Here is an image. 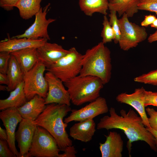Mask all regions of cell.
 I'll return each instance as SVG.
<instances>
[{"label":"cell","instance_id":"cell-34","mask_svg":"<svg viewBox=\"0 0 157 157\" xmlns=\"http://www.w3.org/2000/svg\"><path fill=\"white\" fill-rule=\"evenodd\" d=\"M19 0H0V6L6 10L13 9L15 5Z\"/></svg>","mask_w":157,"mask_h":157},{"label":"cell","instance_id":"cell-19","mask_svg":"<svg viewBox=\"0 0 157 157\" xmlns=\"http://www.w3.org/2000/svg\"><path fill=\"white\" fill-rule=\"evenodd\" d=\"M46 105L45 99L36 95L17 108L23 118L33 121L44 111Z\"/></svg>","mask_w":157,"mask_h":157},{"label":"cell","instance_id":"cell-3","mask_svg":"<svg viewBox=\"0 0 157 157\" xmlns=\"http://www.w3.org/2000/svg\"><path fill=\"white\" fill-rule=\"evenodd\" d=\"M104 44L100 42L86 50L83 55L79 74L97 77L104 85L110 80L112 69L110 51Z\"/></svg>","mask_w":157,"mask_h":157},{"label":"cell","instance_id":"cell-33","mask_svg":"<svg viewBox=\"0 0 157 157\" xmlns=\"http://www.w3.org/2000/svg\"><path fill=\"white\" fill-rule=\"evenodd\" d=\"M0 157H16L10 149L7 141L0 140Z\"/></svg>","mask_w":157,"mask_h":157},{"label":"cell","instance_id":"cell-15","mask_svg":"<svg viewBox=\"0 0 157 157\" xmlns=\"http://www.w3.org/2000/svg\"><path fill=\"white\" fill-rule=\"evenodd\" d=\"M69 52V49H65L61 45L47 41L37 49L38 60L41 61L46 68L56 63Z\"/></svg>","mask_w":157,"mask_h":157},{"label":"cell","instance_id":"cell-10","mask_svg":"<svg viewBox=\"0 0 157 157\" xmlns=\"http://www.w3.org/2000/svg\"><path fill=\"white\" fill-rule=\"evenodd\" d=\"M109 110L106 99L100 96L80 109H72L69 115L64 120L68 124L72 121L78 122L93 119L99 115L107 113Z\"/></svg>","mask_w":157,"mask_h":157},{"label":"cell","instance_id":"cell-24","mask_svg":"<svg viewBox=\"0 0 157 157\" xmlns=\"http://www.w3.org/2000/svg\"><path fill=\"white\" fill-rule=\"evenodd\" d=\"M108 0H79L81 10L86 15L92 16L95 13L107 15L108 10Z\"/></svg>","mask_w":157,"mask_h":157},{"label":"cell","instance_id":"cell-8","mask_svg":"<svg viewBox=\"0 0 157 157\" xmlns=\"http://www.w3.org/2000/svg\"><path fill=\"white\" fill-rule=\"evenodd\" d=\"M125 14L119 19L121 35L118 43L120 49L124 51L136 47L147 38V33L144 27L129 21Z\"/></svg>","mask_w":157,"mask_h":157},{"label":"cell","instance_id":"cell-37","mask_svg":"<svg viewBox=\"0 0 157 157\" xmlns=\"http://www.w3.org/2000/svg\"><path fill=\"white\" fill-rule=\"evenodd\" d=\"M8 83L9 81L7 74L0 72V84H5L7 86Z\"/></svg>","mask_w":157,"mask_h":157},{"label":"cell","instance_id":"cell-17","mask_svg":"<svg viewBox=\"0 0 157 157\" xmlns=\"http://www.w3.org/2000/svg\"><path fill=\"white\" fill-rule=\"evenodd\" d=\"M9 36L8 38L0 41V52L11 53L29 48H38L48 40L43 38L33 40L26 38H10Z\"/></svg>","mask_w":157,"mask_h":157},{"label":"cell","instance_id":"cell-23","mask_svg":"<svg viewBox=\"0 0 157 157\" xmlns=\"http://www.w3.org/2000/svg\"><path fill=\"white\" fill-rule=\"evenodd\" d=\"M6 74L9 81L7 88L8 91L13 90L24 81V74L16 58L11 54Z\"/></svg>","mask_w":157,"mask_h":157},{"label":"cell","instance_id":"cell-11","mask_svg":"<svg viewBox=\"0 0 157 157\" xmlns=\"http://www.w3.org/2000/svg\"><path fill=\"white\" fill-rule=\"evenodd\" d=\"M44 76L48 86L47 96L45 99L46 105L52 103L70 106L71 99L64 83L51 72L47 71Z\"/></svg>","mask_w":157,"mask_h":157},{"label":"cell","instance_id":"cell-39","mask_svg":"<svg viewBox=\"0 0 157 157\" xmlns=\"http://www.w3.org/2000/svg\"><path fill=\"white\" fill-rule=\"evenodd\" d=\"M147 40L149 43H152L157 41V30L154 33L150 35L148 38Z\"/></svg>","mask_w":157,"mask_h":157},{"label":"cell","instance_id":"cell-27","mask_svg":"<svg viewBox=\"0 0 157 157\" xmlns=\"http://www.w3.org/2000/svg\"><path fill=\"white\" fill-rule=\"evenodd\" d=\"M134 80L139 83L157 85V69L137 76Z\"/></svg>","mask_w":157,"mask_h":157},{"label":"cell","instance_id":"cell-30","mask_svg":"<svg viewBox=\"0 0 157 157\" xmlns=\"http://www.w3.org/2000/svg\"><path fill=\"white\" fill-rule=\"evenodd\" d=\"M143 99L145 107L149 106L157 107V92L144 90Z\"/></svg>","mask_w":157,"mask_h":157},{"label":"cell","instance_id":"cell-25","mask_svg":"<svg viewBox=\"0 0 157 157\" xmlns=\"http://www.w3.org/2000/svg\"><path fill=\"white\" fill-rule=\"evenodd\" d=\"M42 0H19L15 7L19 11V15L23 19L27 20L32 17L39 11Z\"/></svg>","mask_w":157,"mask_h":157},{"label":"cell","instance_id":"cell-40","mask_svg":"<svg viewBox=\"0 0 157 157\" xmlns=\"http://www.w3.org/2000/svg\"><path fill=\"white\" fill-rule=\"evenodd\" d=\"M147 129L153 135L155 138V142L156 145L157 147V131L152 128H149L146 127Z\"/></svg>","mask_w":157,"mask_h":157},{"label":"cell","instance_id":"cell-6","mask_svg":"<svg viewBox=\"0 0 157 157\" xmlns=\"http://www.w3.org/2000/svg\"><path fill=\"white\" fill-rule=\"evenodd\" d=\"M46 66L39 60L29 71L24 74V91L29 101L38 95L45 99L47 95L48 84L44 73Z\"/></svg>","mask_w":157,"mask_h":157},{"label":"cell","instance_id":"cell-14","mask_svg":"<svg viewBox=\"0 0 157 157\" xmlns=\"http://www.w3.org/2000/svg\"><path fill=\"white\" fill-rule=\"evenodd\" d=\"M145 90L141 87L135 89L131 94L122 93L117 96L116 99L118 102L129 105L134 108L142 118L145 126L150 128L143 99Z\"/></svg>","mask_w":157,"mask_h":157},{"label":"cell","instance_id":"cell-12","mask_svg":"<svg viewBox=\"0 0 157 157\" xmlns=\"http://www.w3.org/2000/svg\"><path fill=\"white\" fill-rule=\"evenodd\" d=\"M0 118L3 123L8 136L9 146L16 157H20L15 145V129L18 123L23 119L17 108H8L0 112Z\"/></svg>","mask_w":157,"mask_h":157},{"label":"cell","instance_id":"cell-32","mask_svg":"<svg viewBox=\"0 0 157 157\" xmlns=\"http://www.w3.org/2000/svg\"><path fill=\"white\" fill-rule=\"evenodd\" d=\"M145 110L149 116L148 120L151 128L157 131V111L150 107Z\"/></svg>","mask_w":157,"mask_h":157},{"label":"cell","instance_id":"cell-36","mask_svg":"<svg viewBox=\"0 0 157 157\" xmlns=\"http://www.w3.org/2000/svg\"><path fill=\"white\" fill-rule=\"evenodd\" d=\"M156 18V16L154 15L150 14L145 15L144 20L141 22V26L144 27L150 25Z\"/></svg>","mask_w":157,"mask_h":157},{"label":"cell","instance_id":"cell-13","mask_svg":"<svg viewBox=\"0 0 157 157\" xmlns=\"http://www.w3.org/2000/svg\"><path fill=\"white\" fill-rule=\"evenodd\" d=\"M37 126L33 121L23 118L15 133V139L18 143L20 157H27Z\"/></svg>","mask_w":157,"mask_h":157},{"label":"cell","instance_id":"cell-18","mask_svg":"<svg viewBox=\"0 0 157 157\" xmlns=\"http://www.w3.org/2000/svg\"><path fill=\"white\" fill-rule=\"evenodd\" d=\"M96 124L93 119L78 122L69 129V135L74 140L87 142L90 141L95 132Z\"/></svg>","mask_w":157,"mask_h":157},{"label":"cell","instance_id":"cell-26","mask_svg":"<svg viewBox=\"0 0 157 157\" xmlns=\"http://www.w3.org/2000/svg\"><path fill=\"white\" fill-rule=\"evenodd\" d=\"M102 24L103 28L101 33L102 42L104 44L111 42L115 38L113 30L106 15H104Z\"/></svg>","mask_w":157,"mask_h":157},{"label":"cell","instance_id":"cell-41","mask_svg":"<svg viewBox=\"0 0 157 157\" xmlns=\"http://www.w3.org/2000/svg\"><path fill=\"white\" fill-rule=\"evenodd\" d=\"M151 27L157 28V18H156L154 22L150 25Z\"/></svg>","mask_w":157,"mask_h":157},{"label":"cell","instance_id":"cell-20","mask_svg":"<svg viewBox=\"0 0 157 157\" xmlns=\"http://www.w3.org/2000/svg\"><path fill=\"white\" fill-rule=\"evenodd\" d=\"M37 48H29L10 53L16 58L24 74L30 70L38 60Z\"/></svg>","mask_w":157,"mask_h":157},{"label":"cell","instance_id":"cell-7","mask_svg":"<svg viewBox=\"0 0 157 157\" xmlns=\"http://www.w3.org/2000/svg\"><path fill=\"white\" fill-rule=\"evenodd\" d=\"M60 151L54 138L45 129L37 126L27 157H58Z\"/></svg>","mask_w":157,"mask_h":157},{"label":"cell","instance_id":"cell-5","mask_svg":"<svg viewBox=\"0 0 157 157\" xmlns=\"http://www.w3.org/2000/svg\"><path fill=\"white\" fill-rule=\"evenodd\" d=\"M69 50L66 55L46 69L47 71L53 73L63 83L79 75L82 68L83 55L74 47Z\"/></svg>","mask_w":157,"mask_h":157},{"label":"cell","instance_id":"cell-9","mask_svg":"<svg viewBox=\"0 0 157 157\" xmlns=\"http://www.w3.org/2000/svg\"><path fill=\"white\" fill-rule=\"evenodd\" d=\"M50 3H48L43 8H41L39 11L35 15L33 23L27 28L24 32L12 37V38H26L33 40L45 39L48 40L50 38L48 32L49 25L54 22L56 19L52 18H46L47 13L49 10Z\"/></svg>","mask_w":157,"mask_h":157},{"label":"cell","instance_id":"cell-22","mask_svg":"<svg viewBox=\"0 0 157 157\" xmlns=\"http://www.w3.org/2000/svg\"><path fill=\"white\" fill-rule=\"evenodd\" d=\"M140 0H110L108 10L117 13L119 17L125 14L128 18L131 17L139 10L138 5Z\"/></svg>","mask_w":157,"mask_h":157},{"label":"cell","instance_id":"cell-38","mask_svg":"<svg viewBox=\"0 0 157 157\" xmlns=\"http://www.w3.org/2000/svg\"><path fill=\"white\" fill-rule=\"evenodd\" d=\"M0 140L7 141L8 136L6 130L0 127Z\"/></svg>","mask_w":157,"mask_h":157},{"label":"cell","instance_id":"cell-31","mask_svg":"<svg viewBox=\"0 0 157 157\" xmlns=\"http://www.w3.org/2000/svg\"><path fill=\"white\" fill-rule=\"evenodd\" d=\"M11 56L9 52H0V72L6 73Z\"/></svg>","mask_w":157,"mask_h":157},{"label":"cell","instance_id":"cell-21","mask_svg":"<svg viewBox=\"0 0 157 157\" xmlns=\"http://www.w3.org/2000/svg\"><path fill=\"white\" fill-rule=\"evenodd\" d=\"M24 81L19 83L11 91L7 98L0 100V110H3L12 108H19L28 101L24 91Z\"/></svg>","mask_w":157,"mask_h":157},{"label":"cell","instance_id":"cell-4","mask_svg":"<svg viewBox=\"0 0 157 157\" xmlns=\"http://www.w3.org/2000/svg\"><path fill=\"white\" fill-rule=\"evenodd\" d=\"M64 84L69 94L71 102L76 106L91 102L99 97L104 85L97 77L79 75Z\"/></svg>","mask_w":157,"mask_h":157},{"label":"cell","instance_id":"cell-2","mask_svg":"<svg viewBox=\"0 0 157 157\" xmlns=\"http://www.w3.org/2000/svg\"><path fill=\"white\" fill-rule=\"evenodd\" d=\"M72 110L70 106L66 104H47L42 112L33 121L37 126L44 128L56 140L61 151L72 145V141L66 129L67 124L63 120L64 118Z\"/></svg>","mask_w":157,"mask_h":157},{"label":"cell","instance_id":"cell-28","mask_svg":"<svg viewBox=\"0 0 157 157\" xmlns=\"http://www.w3.org/2000/svg\"><path fill=\"white\" fill-rule=\"evenodd\" d=\"M117 13L115 11H110V13L109 15V21L115 34V38L114 41L115 44L118 43L121 35Z\"/></svg>","mask_w":157,"mask_h":157},{"label":"cell","instance_id":"cell-35","mask_svg":"<svg viewBox=\"0 0 157 157\" xmlns=\"http://www.w3.org/2000/svg\"><path fill=\"white\" fill-rule=\"evenodd\" d=\"M62 151L64 153L59 154L58 157H75L77 153V151L72 145L66 147Z\"/></svg>","mask_w":157,"mask_h":157},{"label":"cell","instance_id":"cell-16","mask_svg":"<svg viewBox=\"0 0 157 157\" xmlns=\"http://www.w3.org/2000/svg\"><path fill=\"white\" fill-rule=\"evenodd\" d=\"M106 140L100 143L99 149L102 157H122L124 142L119 133L110 131L105 136Z\"/></svg>","mask_w":157,"mask_h":157},{"label":"cell","instance_id":"cell-43","mask_svg":"<svg viewBox=\"0 0 157 157\" xmlns=\"http://www.w3.org/2000/svg\"></svg>","mask_w":157,"mask_h":157},{"label":"cell","instance_id":"cell-42","mask_svg":"<svg viewBox=\"0 0 157 157\" xmlns=\"http://www.w3.org/2000/svg\"><path fill=\"white\" fill-rule=\"evenodd\" d=\"M7 86L3 85H0V91L7 90Z\"/></svg>","mask_w":157,"mask_h":157},{"label":"cell","instance_id":"cell-29","mask_svg":"<svg viewBox=\"0 0 157 157\" xmlns=\"http://www.w3.org/2000/svg\"><path fill=\"white\" fill-rule=\"evenodd\" d=\"M139 10L155 13L157 15V0H140Z\"/></svg>","mask_w":157,"mask_h":157},{"label":"cell","instance_id":"cell-1","mask_svg":"<svg viewBox=\"0 0 157 157\" xmlns=\"http://www.w3.org/2000/svg\"><path fill=\"white\" fill-rule=\"evenodd\" d=\"M109 111L110 115H105L101 118L97 124V129L122 130L128 139L126 147L130 157L132 143L139 140L145 142L151 149L157 151L154 137L145 127L141 117L133 110L130 109L127 113L126 110L122 109L120 112V115L117 113L113 107H111Z\"/></svg>","mask_w":157,"mask_h":157}]
</instances>
